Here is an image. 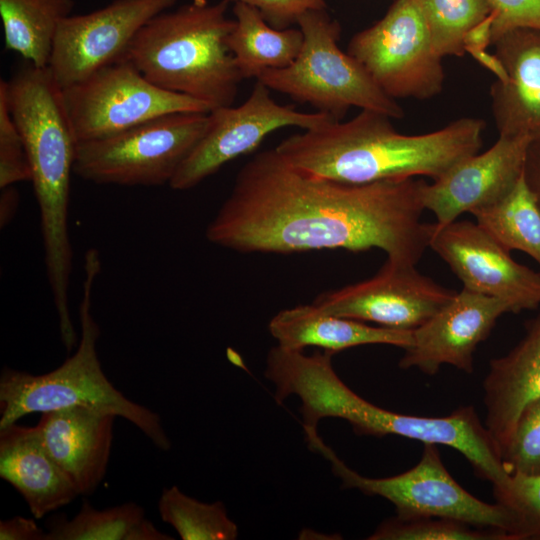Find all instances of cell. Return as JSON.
I'll use <instances>...</instances> for the list:
<instances>
[{
  "label": "cell",
  "mask_w": 540,
  "mask_h": 540,
  "mask_svg": "<svg viewBox=\"0 0 540 540\" xmlns=\"http://www.w3.org/2000/svg\"><path fill=\"white\" fill-rule=\"evenodd\" d=\"M466 53H469L479 64L492 72L497 77V81L505 82L507 80L506 70L495 53L491 54L483 49H467Z\"/></svg>",
  "instance_id": "8d00e7d4"
},
{
  "label": "cell",
  "mask_w": 540,
  "mask_h": 540,
  "mask_svg": "<svg viewBox=\"0 0 540 540\" xmlns=\"http://www.w3.org/2000/svg\"><path fill=\"white\" fill-rule=\"evenodd\" d=\"M493 45L507 73L490 89L499 136L540 135V29H513Z\"/></svg>",
  "instance_id": "ac0fdd59"
},
{
  "label": "cell",
  "mask_w": 540,
  "mask_h": 540,
  "mask_svg": "<svg viewBox=\"0 0 540 540\" xmlns=\"http://www.w3.org/2000/svg\"><path fill=\"white\" fill-rule=\"evenodd\" d=\"M494 21V13L491 12L482 21L470 28L463 39L465 52L467 49H483L493 43L492 25Z\"/></svg>",
  "instance_id": "d590c367"
},
{
  "label": "cell",
  "mask_w": 540,
  "mask_h": 540,
  "mask_svg": "<svg viewBox=\"0 0 540 540\" xmlns=\"http://www.w3.org/2000/svg\"><path fill=\"white\" fill-rule=\"evenodd\" d=\"M243 2L257 8L265 20L276 29L297 24L299 17L309 10L326 9L325 0H228Z\"/></svg>",
  "instance_id": "d6a6232c"
},
{
  "label": "cell",
  "mask_w": 540,
  "mask_h": 540,
  "mask_svg": "<svg viewBox=\"0 0 540 540\" xmlns=\"http://www.w3.org/2000/svg\"><path fill=\"white\" fill-rule=\"evenodd\" d=\"M45 533L34 519L15 516L0 521L1 540H44Z\"/></svg>",
  "instance_id": "836d02e7"
},
{
  "label": "cell",
  "mask_w": 540,
  "mask_h": 540,
  "mask_svg": "<svg viewBox=\"0 0 540 540\" xmlns=\"http://www.w3.org/2000/svg\"><path fill=\"white\" fill-rule=\"evenodd\" d=\"M505 313H511L505 301L463 288L413 330V343L404 349L399 367L416 368L431 376L443 365L472 373L477 346Z\"/></svg>",
  "instance_id": "2e32d148"
},
{
  "label": "cell",
  "mask_w": 540,
  "mask_h": 540,
  "mask_svg": "<svg viewBox=\"0 0 540 540\" xmlns=\"http://www.w3.org/2000/svg\"><path fill=\"white\" fill-rule=\"evenodd\" d=\"M493 492L513 520L515 540H540V473L508 474Z\"/></svg>",
  "instance_id": "f1b7e54d"
},
{
  "label": "cell",
  "mask_w": 540,
  "mask_h": 540,
  "mask_svg": "<svg viewBox=\"0 0 540 540\" xmlns=\"http://www.w3.org/2000/svg\"><path fill=\"white\" fill-rule=\"evenodd\" d=\"M529 136H499L485 152L460 161L431 184L423 182L421 199L437 226L461 214L484 209L506 196L523 175Z\"/></svg>",
  "instance_id": "9a60e30c"
},
{
  "label": "cell",
  "mask_w": 540,
  "mask_h": 540,
  "mask_svg": "<svg viewBox=\"0 0 540 540\" xmlns=\"http://www.w3.org/2000/svg\"><path fill=\"white\" fill-rule=\"evenodd\" d=\"M208 123L209 113L174 112L78 143L73 172L95 184L169 185Z\"/></svg>",
  "instance_id": "52a82bcc"
},
{
  "label": "cell",
  "mask_w": 540,
  "mask_h": 540,
  "mask_svg": "<svg viewBox=\"0 0 540 540\" xmlns=\"http://www.w3.org/2000/svg\"><path fill=\"white\" fill-rule=\"evenodd\" d=\"M19 202V194L13 186H8L2 189L0 213L1 226H5L15 214Z\"/></svg>",
  "instance_id": "74e56055"
},
{
  "label": "cell",
  "mask_w": 540,
  "mask_h": 540,
  "mask_svg": "<svg viewBox=\"0 0 540 540\" xmlns=\"http://www.w3.org/2000/svg\"><path fill=\"white\" fill-rule=\"evenodd\" d=\"M73 7V0H0L5 48L47 67L58 28Z\"/></svg>",
  "instance_id": "603a6c76"
},
{
  "label": "cell",
  "mask_w": 540,
  "mask_h": 540,
  "mask_svg": "<svg viewBox=\"0 0 540 540\" xmlns=\"http://www.w3.org/2000/svg\"><path fill=\"white\" fill-rule=\"evenodd\" d=\"M270 89L256 80L249 97L239 106L209 112L206 132L169 183L173 190H189L233 159L255 150L272 132L287 126L312 129L339 121L323 112H301L281 105Z\"/></svg>",
  "instance_id": "8fae6325"
},
{
  "label": "cell",
  "mask_w": 540,
  "mask_h": 540,
  "mask_svg": "<svg viewBox=\"0 0 540 540\" xmlns=\"http://www.w3.org/2000/svg\"><path fill=\"white\" fill-rule=\"evenodd\" d=\"M228 0H195L149 20L124 59L156 86L199 100L211 109L232 106L243 80L226 38L234 19Z\"/></svg>",
  "instance_id": "277c9868"
},
{
  "label": "cell",
  "mask_w": 540,
  "mask_h": 540,
  "mask_svg": "<svg viewBox=\"0 0 540 540\" xmlns=\"http://www.w3.org/2000/svg\"><path fill=\"white\" fill-rule=\"evenodd\" d=\"M268 328L278 345L302 351L305 347L317 346L336 353L369 344L406 349L413 343V330L370 326L329 314L313 303L281 310L270 320Z\"/></svg>",
  "instance_id": "44dd1931"
},
{
  "label": "cell",
  "mask_w": 540,
  "mask_h": 540,
  "mask_svg": "<svg viewBox=\"0 0 540 540\" xmlns=\"http://www.w3.org/2000/svg\"><path fill=\"white\" fill-rule=\"evenodd\" d=\"M425 18L436 52L463 56L466 32L487 17L492 9L487 0H416Z\"/></svg>",
  "instance_id": "4316f807"
},
{
  "label": "cell",
  "mask_w": 540,
  "mask_h": 540,
  "mask_svg": "<svg viewBox=\"0 0 540 540\" xmlns=\"http://www.w3.org/2000/svg\"><path fill=\"white\" fill-rule=\"evenodd\" d=\"M501 460L508 474L540 473V398L522 411Z\"/></svg>",
  "instance_id": "f546056e"
},
{
  "label": "cell",
  "mask_w": 540,
  "mask_h": 540,
  "mask_svg": "<svg viewBox=\"0 0 540 540\" xmlns=\"http://www.w3.org/2000/svg\"><path fill=\"white\" fill-rule=\"evenodd\" d=\"M163 522L171 525L182 540H234L238 527L221 501L204 503L183 493L177 486L163 488L158 501Z\"/></svg>",
  "instance_id": "484cf974"
},
{
  "label": "cell",
  "mask_w": 540,
  "mask_h": 540,
  "mask_svg": "<svg viewBox=\"0 0 540 540\" xmlns=\"http://www.w3.org/2000/svg\"><path fill=\"white\" fill-rule=\"evenodd\" d=\"M297 25L304 41L295 61L286 68L262 71L257 81L337 120L350 107L394 119L404 116L402 107L376 84L364 66L338 47L341 26L326 9L306 11Z\"/></svg>",
  "instance_id": "8992f818"
},
{
  "label": "cell",
  "mask_w": 540,
  "mask_h": 540,
  "mask_svg": "<svg viewBox=\"0 0 540 540\" xmlns=\"http://www.w3.org/2000/svg\"><path fill=\"white\" fill-rule=\"evenodd\" d=\"M116 417L85 407L41 413L36 427L42 444L79 496L92 494L106 474Z\"/></svg>",
  "instance_id": "e0dca14e"
},
{
  "label": "cell",
  "mask_w": 540,
  "mask_h": 540,
  "mask_svg": "<svg viewBox=\"0 0 540 540\" xmlns=\"http://www.w3.org/2000/svg\"><path fill=\"white\" fill-rule=\"evenodd\" d=\"M487 1L494 13L492 25L493 43L503 34L513 29H540V0Z\"/></svg>",
  "instance_id": "1f68e13d"
},
{
  "label": "cell",
  "mask_w": 540,
  "mask_h": 540,
  "mask_svg": "<svg viewBox=\"0 0 540 540\" xmlns=\"http://www.w3.org/2000/svg\"><path fill=\"white\" fill-rule=\"evenodd\" d=\"M472 215L503 248L526 253L540 267V208L523 175L501 200Z\"/></svg>",
  "instance_id": "d4e9b609"
},
{
  "label": "cell",
  "mask_w": 540,
  "mask_h": 540,
  "mask_svg": "<svg viewBox=\"0 0 540 540\" xmlns=\"http://www.w3.org/2000/svg\"><path fill=\"white\" fill-rule=\"evenodd\" d=\"M347 52L395 100H426L443 89L442 57L416 0H395L379 21L351 38Z\"/></svg>",
  "instance_id": "30bf717a"
},
{
  "label": "cell",
  "mask_w": 540,
  "mask_h": 540,
  "mask_svg": "<svg viewBox=\"0 0 540 540\" xmlns=\"http://www.w3.org/2000/svg\"><path fill=\"white\" fill-rule=\"evenodd\" d=\"M146 519L135 502L98 510L87 500L71 519L63 515L48 523L44 540H173Z\"/></svg>",
  "instance_id": "cb8c5ba5"
},
{
  "label": "cell",
  "mask_w": 540,
  "mask_h": 540,
  "mask_svg": "<svg viewBox=\"0 0 540 540\" xmlns=\"http://www.w3.org/2000/svg\"><path fill=\"white\" fill-rule=\"evenodd\" d=\"M429 248L446 262L463 288L505 301L511 313L540 305V270L515 261L476 222L433 223Z\"/></svg>",
  "instance_id": "5bb4252c"
},
{
  "label": "cell",
  "mask_w": 540,
  "mask_h": 540,
  "mask_svg": "<svg viewBox=\"0 0 540 540\" xmlns=\"http://www.w3.org/2000/svg\"><path fill=\"white\" fill-rule=\"evenodd\" d=\"M390 117L361 110L352 119L333 121L283 139L276 151L291 165L345 183L427 176L436 180L483 145L485 122L459 118L419 135L395 130Z\"/></svg>",
  "instance_id": "7a4b0ae2"
},
{
  "label": "cell",
  "mask_w": 540,
  "mask_h": 540,
  "mask_svg": "<svg viewBox=\"0 0 540 540\" xmlns=\"http://www.w3.org/2000/svg\"><path fill=\"white\" fill-rule=\"evenodd\" d=\"M483 390L484 424L502 453L522 411L540 398V313L511 351L490 361Z\"/></svg>",
  "instance_id": "d6986e66"
},
{
  "label": "cell",
  "mask_w": 540,
  "mask_h": 540,
  "mask_svg": "<svg viewBox=\"0 0 540 540\" xmlns=\"http://www.w3.org/2000/svg\"><path fill=\"white\" fill-rule=\"evenodd\" d=\"M83 294L79 305L80 338L75 353L44 374L4 367L0 375V429L35 412L85 407L111 413L135 425L158 449L171 447L160 419L151 409L121 393L108 380L97 355L100 328L92 313V291L101 270L100 254H85Z\"/></svg>",
  "instance_id": "5b68a950"
},
{
  "label": "cell",
  "mask_w": 540,
  "mask_h": 540,
  "mask_svg": "<svg viewBox=\"0 0 540 540\" xmlns=\"http://www.w3.org/2000/svg\"><path fill=\"white\" fill-rule=\"evenodd\" d=\"M31 181V168L22 135L9 110L0 81V188Z\"/></svg>",
  "instance_id": "4dcf8cb0"
},
{
  "label": "cell",
  "mask_w": 540,
  "mask_h": 540,
  "mask_svg": "<svg viewBox=\"0 0 540 540\" xmlns=\"http://www.w3.org/2000/svg\"><path fill=\"white\" fill-rule=\"evenodd\" d=\"M0 477L22 495L35 519L79 496L47 453L36 426L13 423L0 429Z\"/></svg>",
  "instance_id": "ffe728a7"
},
{
  "label": "cell",
  "mask_w": 540,
  "mask_h": 540,
  "mask_svg": "<svg viewBox=\"0 0 540 540\" xmlns=\"http://www.w3.org/2000/svg\"><path fill=\"white\" fill-rule=\"evenodd\" d=\"M62 94L77 144L168 113L211 111L199 100L156 86L127 59L97 70Z\"/></svg>",
  "instance_id": "9c48e42d"
},
{
  "label": "cell",
  "mask_w": 540,
  "mask_h": 540,
  "mask_svg": "<svg viewBox=\"0 0 540 540\" xmlns=\"http://www.w3.org/2000/svg\"><path fill=\"white\" fill-rule=\"evenodd\" d=\"M234 26L226 44L242 78H257L266 69H282L292 64L303 46L300 28L276 29L261 12L246 3L235 2Z\"/></svg>",
  "instance_id": "7402d4cb"
},
{
  "label": "cell",
  "mask_w": 540,
  "mask_h": 540,
  "mask_svg": "<svg viewBox=\"0 0 540 540\" xmlns=\"http://www.w3.org/2000/svg\"><path fill=\"white\" fill-rule=\"evenodd\" d=\"M369 540H511L501 530L443 517L399 516L382 521Z\"/></svg>",
  "instance_id": "83f0119b"
},
{
  "label": "cell",
  "mask_w": 540,
  "mask_h": 540,
  "mask_svg": "<svg viewBox=\"0 0 540 540\" xmlns=\"http://www.w3.org/2000/svg\"><path fill=\"white\" fill-rule=\"evenodd\" d=\"M523 177L540 208V135L533 137L528 145Z\"/></svg>",
  "instance_id": "e575fe53"
},
{
  "label": "cell",
  "mask_w": 540,
  "mask_h": 540,
  "mask_svg": "<svg viewBox=\"0 0 540 540\" xmlns=\"http://www.w3.org/2000/svg\"><path fill=\"white\" fill-rule=\"evenodd\" d=\"M1 80L30 163L53 302L66 307L73 262L68 228L70 181L77 141L62 88L48 66L37 67L27 61L9 80Z\"/></svg>",
  "instance_id": "3957f363"
},
{
  "label": "cell",
  "mask_w": 540,
  "mask_h": 540,
  "mask_svg": "<svg viewBox=\"0 0 540 540\" xmlns=\"http://www.w3.org/2000/svg\"><path fill=\"white\" fill-rule=\"evenodd\" d=\"M455 293L421 274L416 265L387 259L373 277L322 293L313 304L332 315L414 330Z\"/></svg>",
  "instance_id": "4fadbf2b"
},
{
  "label": "cell",
  "mask_w": 540,
  "mask_h": 540,
  "mask_svg": "<svg viewBox=\"0 0 540 540\" xmlns=\"http://www.w3.org/2000/svg\"><path fill=\"white\" fill-rule=\"evenodd\" d=\"M308 447L321 453L343 489H357L367 496H380L391 502L402 518L443 517L478 527L506 532L515 540L513 520L497 502L486 503L466 491L444 466L438 445L424 444L419 462L391 477L369 478L349 468L319 437H306Z\"/></svg>",
  "instance_id": "ba28073f"
},
{
  "label": "cell",
  "mask_w": 540,
  "mask_h": 540,
  "mask_svg": "<svg viewBox=\"0 0 540 540\" xmlns=\"http://www.w3.org/2000/svg\"><path fill=\"white\" fill-rule=\"evenodd\" d=\"M423 182H340L265 150L240 169L206 238L242 253L378 248L387 259L416 265L433 229L421 221Z\"/></svg>",
  "instance_id": "6da1fadb"
},
{
  "label": "cell",
  "mask_w": 540,
  "mask_h": 540,
  "mask_svg": "<svg viewBox=\"0 0 540 540\" xmlns=\"http://www.w3.org/2000/svg\"><path fill=\"white\" fill-rule=\"evenodd\" d=\"M176 0H113L65 18L57 31L48 67L62 88L125 58L140 29Z\"/></svg>",
  "instance_id": "7c38bea8"
}]
</instances>
